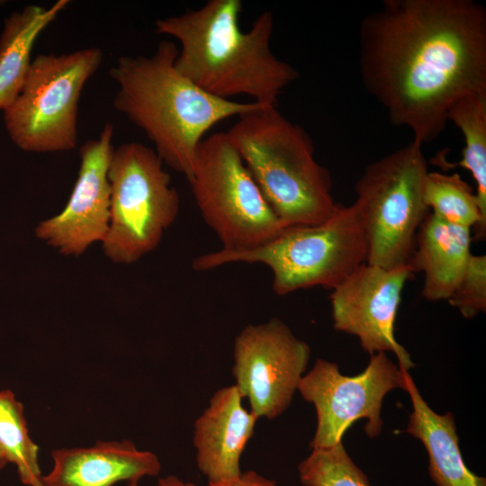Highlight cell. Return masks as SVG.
<instances>
[{
	"label": "cell",
	"instance_id": "277c9868",
	"mask_svg": "<svg viewBox=\"0 0 486 486\" xmlns=\"http://www.w3.org/2000/svg\"><path fill=\"white\" fill-rule=\"evenodd\" d=\"M237 118L226 133L279 220L285 226L314 225L331 217L339 203L305 130L276 106Z\"/></svg>",
	"mask_w": 486,
	"mask_h": 486
},
{
	"label": "cell",
	"instance_id": "484cf974",
	"mask_svg": "<svg viewBox=\"0 0 486 486\" xmlns=\"http://www.w3.org/2000/svg\"><path fill=\"white\" fill-rule=\"evenodd\" d=\"M7 464V460L4 457L2 450L0 449V469H3Z\"/></svg>",
	"mask_w": 486,
	"mask_h": 486
},
{
	"label": "cell",
	"instance_id": "7a4b0ae2",
	"mask_svg": "<svg viewBox=\"0 0 486 486\" xmlns=\"http://www.w3.org/2000/svg\"><path fill=\"white\" fill-rule=\"evenodd\" d=\"M242 7L240 0H209L199 8L158 19L156 33L179 42L176 68L208 94L225 100L244 94L276 106L299 73L271 50L272 12L261 13L244 32Z\"/></svg>",
	"mask_w": 486,
	"mask_h": 486
},
{
	"label": "cell",
	"instance_id": "d6986e66",
	"mask_svg": "<svg viewBox=\"0 0 486 486\" xmlns=\"http://www.w3.org/2000/svg\"><path fill=\"white\" fill-rule=\"evenodd\" d=\"M447 120L463 133L462 159L454 164L437 158L436 162L443 168L461 166L471 173L476 184L482 223L486 226V91L472 93L455 101L448 110Z\"/></svg>",
	"mask_w": 486,
	"mask_h": 486
},
{
	"label": "cell",
	"instance_id": "5bb4252c",
	"mask_svg": "<svg viewBox=\"0 0 486 486\" xmlns=\"http://www.w3.org/2000/svg\"><path fill=\"white\" fill-rule=\"evenodd\" d=\"M235 384L218 389L194 425L198 470L208 482L238 476L240 459L258 418L242 403Z\"/></svg>",
	"mask_w": 486,
	"mask_h": 486
},
{
	"label": "cell",
	"instance_id": "ac0fdd59",
	"mask_svg": "<svg viewBox=\"0 0 486 486\" xmlns=\"http://www.w3.org/2000/svg\"><path fill=\"white\" fill-rule=\"evenodd\" d=\"M68 4L58 0L48 8L27 5L5 18L0 35V110L4 111L21 91L38 37Z\"/></svg>",
	"mask_w": 486,
	"mask_h": 486
},
{
	"label": "cell",
	"instance_id": "4316f807",
	"mask_svg": "<svg viewBox=\"0 0 486 486\" xmlns=\"http://www.w3.org/2000/svg\"><path fill=\"white\" fill-rule=\"evenodd\" d=\"M138 482H139V481H131V482H129V485H128V486H138Z\"/></svg>",
	"mask_w": 486,
	"mask_h": 486
},
{
	"label": "cell",
	"instance_id": "cb8c5ba5",
	"mask_svg": "<svg viewBox=\"0 0 486 486\" xmlns=\"http://www.w3.org/2000/svg\"><path fill=\"white\" fill-rule=\"evenodd\" d=\"M207 486H277L255 471L242 472L238 476L219 482H208Z\"/></svg>",
	"mask_w": 486,
	"mask_h": 486
},
{
	"label": "cell",
	"instance_id": "ffe728a7",
	"mask_svg": "<svg viewBox=\"0 0 486 486\" xmlns=\"http://www.w3.org/2000/svg\"><path fill=\"white\" fill-rule=\"evenodd\" d=\"M424 195L431 213L451 224L471 229L472 240H485L486 226L475 191L458 173L428 171Z\"/></svg>",
	"mask_w": 486,
	"mask_h": 486
},
{
	"label": "cell",
	"instance_id": "52a82bcc",
	"mask_svg": "<svg viewBox=\"0 0 486 486\" xmlns=\"http://www.w3.org/2000/svg\"><path fill=\"white\" fill-rule=\"evenodd\" d=\"M110 220L105 256L130 265L155 250L176 220L180 196L156 151L139 142L113 148L108 170Z\"/></svg>",
	"mask_w": 486,
	"mask_h": 486
},
{
	"label": "cell",
	"instance_id": "8992f818",
	"mask_svg": "<svg viewBox=\"0 0 486 486\" xmlns=\"http://www.w3.org/2000/svg\"><path fill=\"white\" fill-rule=\"evenodd\" d=\"M428 173L422 145L410 143L370 163L355 185L353 202L364 230L366 263L407 266L418 228L429 212L424 185Z\"/></svg>",
	"mask_w": 486,
	"mask_h": 486
},
{
	"label": "cell",
	"instance_id": "3957f363",
	"mask_svg": "<svg viewBox=\"0 0 486 486\" xmlns=\"http://www.w3.org/2000/svg\"><path fill=\"white\" fill-rule=\"evenodd\" d=\"M178 48L162 40L150 56H122L110 68L117 86L113 106L144 131L164 164L192 173L197 148L218 122L262 106L213 96L175 66Z\"/></svg>",
	"mask_w": 486,
	"mask_h": 486
},
{
	"label": "cell",
	"instance_id": "5b68a950",
	"mask_svg": "<svg viewBox=\"0 0 486 486\" xmlns=\"http://www.w3.org/2000/svg\"><path fill=\"white\" fill-rule=\"evenodd\" d=\"M367 241L355 205L338 204L328 220L284 228L267 242L246 250L219 249L195 257V271L230 263L263 264L272 272L274 292L286 295L321 286L334 289L366 263Z\"/></svg>",
	"mask_w": 486,
	"mask_h": 486
},
{
	"label": "cell",
	"instance_id": "2e32d148",
	"mask_svg": "<svg viewBox=\"0 0 486 486\" xmlns=\"http://www.w3.org/2000/svg\"><path fill=\"white\" fill-rule=\"evenodd\" d=\"M472 230L451 224L430 212L418 230L409 266L423 274L422 296L446 300L462 278L472 255Z\"/></svg>",
	"mask_w": 486,
	"mask_h": 486
},
{
	"label": "cell",
	"instance_id": "9c48e42d",
	"mask_svg": "<svg viewBox=\"0 0 486 486\" xmlns=\"http://www.w3.org/2000/svg\"><path fill=\"white\" fill-rule=\"evenodd\" d=\"M206 224L220 249L240 251L258 247L285 226L276 216L226 132L200 143L186 178Z\"/></svg>",
	"mask_w": 486,
	"mask_h": 486
},
{
	"label": "cell",
	"instance_id": "9a60e30c",
	"mask_svg": "<svg viewBox=\"0 0 486 486\" xmlns=\"http://www.w3.org/2000/svg\"><path fill=\"white\" fill-rule=\"evenodd\" d=\"M51 457L53 466L40 477L39 486H112L157 476L161 470L157 454L140 450L127 439L56 449Z\"/></svg>",
	"mask_w": 486,
	"mask_h": 486
},
{
	"label": "cell",
	"instance_id": "7c38bea8",
	"mask_svg": "<svg viewBox=\"0 0 486 486\" xmlns=\"http://www.w3.org/2000/svg\"><path fill=\"white\" fill-rule=\"evenodd\" d=\"M413 274L409 265L389 269L364 263L332 289L330 295L336 330L357 337L370 356L392 352L399 366L407 371L414 363L396 340L394 330L401 293Z\"/></svg>",
	"mask_w": 486,
	"mask_h": 486
},
{
	"label": "cell",
	"instance_id": "d4e9b609",
	"mask_svg": "<svg viewBox=\"0 0 486 486\" xmlns=\"http://www.w3.org/2000/svg\"><path fill=\"white\" fill-rule=\"evenodd\" d=\"M157 486H195V484L183 481L176 475H167L158 479Z\"/></svg>",
	"mask_w": 486,
	"mask_h": 486
},
{
	"label": "cell",
	"instance_id": "603a6c76",
	"mask_svg": "<svg viewBox=\"0 0 486 486\" xmlns=\"http://www.w3.org/2000/svg\"><path fill=\"white\" fill-rule=\"evenodd\" d=\"M466 319L486 310V256L471 255L464 273L447 299Z\"/></svg>",
	"mask_w": 486,
	"mask_h": 486
},
{
	"label": "cell",
	"instance_id": "e0dca14e",
	"mask_svg": "<svg viewBox=\"0 0 486 486\" xmlns=\"http://www.w3.org/2000/svg\"><path fill=\"white\" fill-rule=\"evenodd\" d=\"M401 369L403 389L412 403L405 432L419 439L427 449L433 482L436 486H486L485 478L471 472L464 462L452 413H436L422 398L411 375Z\"/></svg>",
	"mask_w": 486,
	"mask_h": 486
},
{
	"label": "cell",
	"instance_id": "44dd1931",
	"mask_svg": "<svg viewBox=\"0 0 486 486\" xmlns=\"http://www.w3.org/2000/svg\"><path fill=\"white\" fill-rule=\"evenodd\" d=\"M0 449L24 485L39 486V446L29 435L23 405L9 389L0 391Z\"/></svg>",
	"mask_w": 486,
	"mask_h": 486
},
{
	"label": "cell",
	"instance_id": "4fadbf2b",
	"mask_svg": "<svg viewBox=\"0 0 486 486\" xmlns=\"http://www.w3.org/2000/svg\"><path fill=\"white\" fill-rule=\"evenodd\" d=\"M112 137L113 126L106 123L98 138L81 146L77 178L65 207L35 228V236L63 256H79L94 244L102 243L106 236Z\"/></svg>",
	"mask_w": 486,
	"mask_h": 486
},
{
	"label": "cell",
	"instance_id": "ba28073f",
	"mask_svg": "<svg viewBox=\"0 0 486 486\" xmlns=\"http://www.w3.org/2000/svg\"><path fill=\"white\" fill-rule=\"evenodd\" d=\"M102 60L97 47L36 56L21 91L4 111L13 142L34 153L75 148L80 95Z\"/></svg>",
	"mask_w": 486,
	"mask_h": 486
},
{
	"label": "cell",
	"instance_id": "8fae6325",
	"mask_svg": "<svg viewBox=\"0 0 486 486\" xmlns=\"http://www.w3.org/2000/svg\"><path fill=\"white\" fill-rule=\"evenodd\" d=\"M310 356L309 345L281 320L249 324L234 340V384L258 418L274 419L291 404Z\"/></svg>",
	"mask_w": 486,
	"mask_h": 486
},
{
	"label": "cell",
	"instance_id": "7402d4cb",
	"mask_svg": "<svg viewBox=\"0 0 486 486\" xmlns=\"http://www.w3.org/2000/svg\"><path fill=\"white\" fill-rule=\"evenodd\" d=\"M299 466L304 486H370L365 474L356 465L342 442L329 447L311 448Z\"/></svg>",
	"mask_w": 486,
	"mask_h": 486
},
{
	"label": "cell",
	"instance_id": "30bf717a",
	"mask_svg": "<svg viewBox=\"0 0 486 486\" xmlns=\"http://www.w3.org/2000/svg\"><path fill=\"white\" fill-rule=\"evenodd\" d=\"M397 388L403 389L402 369L384 352L371 355L368 365L355 376L343 375L333 362L317 359L297 388L317 413L310 447H329L342 442L343 435L359 418L367 420V436H377L382 427L383 398Z\"/></svg>",
	"mask_w": 486,
	"mask_h": 486
},
{
	"label": "cell",
	"instance_id": "6da1fadb",
	"mask_svg": "<svg viewBox=\"0 0 486 486\" xmlns=\"http://www.w3.org/2000/svg\"><path fill=\"white\" fill-rule=\"evenodd\" d=\"M366 91L420 145L445 130L450 106L486 91V9L473 0H384L359 29Z\"/></svg>",
	"mask_w": 486,
	"mask_h": 486
}]
</instances>
